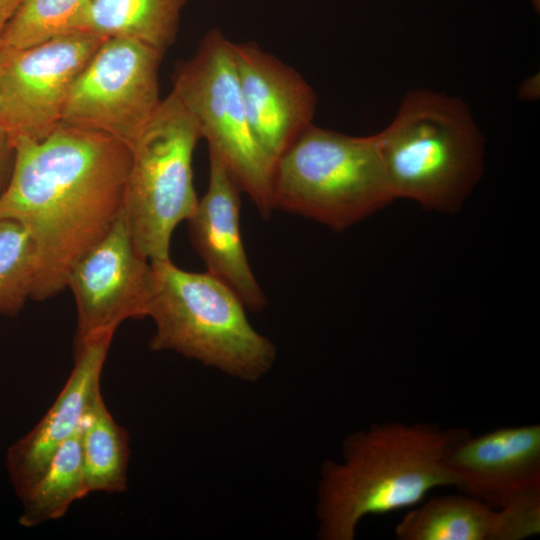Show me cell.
Masks as SVG:
<instances>
[{
	"label": "cell",
	"mask_w": 540,
	"mask_h": 540,
	"mask_svg": "<svg viewBox=\"0 0 540 540\" xmlns=\"http://www.w3.org/2000/svg\"><path fill=\"white\" fill-rule=\"evenodd\" d=\"M0 219L20 223L37 254L31 299L66 288L74 264L111 229L124 207L130 147L92 129L60 123L40 140L17 137Z\"/></svg>",
	"instance_id": "cell-1"
},
{
	"label": "cell",
	"mask_w": 540,
	"mask_h": 540,
	"mask_svg": "<svg viewBox=\"0 0 540 540\" xmlns=\"http://www.w3.org/2000/svg\"><path fill=\"white\" fill-rule=\"evenodd\" d=\"M470 431L432 423H374L347 435L342 460L327 459L317 494L318 537L353 540L360 521L422 502L439 486H458L451 447Z\"/></svg>",
	"instance_id": "cell-2"
},
{
	"label": "cell",
	"mask_w": 540,
	"mask_h": 540,
	"mask_svg": "<svg viewBox=\"0 0 540 540\" xmlns=\"http://www.w3.org/2000/svg\"><path fill=\"white\" fill-rule=\"evenodd\" d=\"M374 135L394 199L454 212L481 176L483 138L456 97L410 91L392 122Z\"/></svg>",
	"instance_id": "cell-3"
},
{
	"label": "cell",
	"mask_w": 540,
	"mask_h": 540,
	"mask_svg": "<svg viewBox=\"0 0 540 540\" xmlns=\"http://www.w3.org/2000/svg\"><path fill=\"white\" fill-rule=\"evenodd\" d=\"M147 317L155 324L149 347L174 351L247 382L273 366L276 348L250 324L241 299L209 272L185 271L170 258L150 261Z\"/></svg>",
	"instance_id": "cell-4"
},
{
	"label": "cell",
	"mask_w": 540,
	"mask_h": 540,
	"mask_svg": "<svg viewBox=\"0 0 540 540\" xmlns=\"http://www.w3.org/2000/svg\"><path fill=\"white\" fill-rule=\"evenodd\" d=\"M375 135L308 126L278 157L272 205L343 231L393 201Z\"/></svg>",
	"instance_id": "cell-5"
},
{
	"label": "cell",
	"mask_w": 540,
	"mask_h": 540,
	"mask_svg": "<svg viewBox=\"0 0 540 540\" xmlns=\"http://www.w3.org/2000/svg\"><path fill=\"white\" fill-rule=\"evenodd\" d=\"M201 138L171 91L130 146L124 211L134 247L148 261L169 258L175 228L196 209L192 159Z\"/></svg>",
	"instance_id": "cell-6"
},
{
	"label": "cell",
	"mask_w": 540,
	"mask_h": 540,
	"mask_svg": "<svg viewBox=\"0 0 540 540\" xmlns=\"http://www.w3.org/2000/svg\"><path fill=\"white\" fill-rule=\"evenodd\" d=\"M172 92L196 120L209 152L226 166L241 191L260 215L268 218L272 205L274 161L251 129L242 99L229 41L211 29L195 54L176 68Z\"/></svg>",
	"instance_id": "cell-7"
},
{
	"label": "cell",
	"mask_w": 540,
	"mask_h": 540,
	"mask_svg": "<svg viewBox=\"0 0 540 540\" xmlns=\"http://www.w3.org/2000/svg\"><path fill=\"white\" fill-rule=\"evenodd\" d=\"M162 57L135 39H104L74 80L61 123L106 133L130 147L161 102Z\"/></svg>",
	"instance_id": "cell-8"
},
{
	"label": "cell",
	"mask_w": 540,
	"mask_h": 540,
	"mask_svg": "<svg viewBox=\"0 0 540 540\" xmlns=\"http://www.w3.org/2000/svg\"><path fill=\"white\" fill-rule=\"evenodd\" d=\"M103 40L77 30L25 48H0V124L11 141L40 140L61 123L74 80Z\"/></svg>",
	"instance_id": "cell-9"
},
{
	"label": "cell",
	"mask_w": 540,
	"mask_h": 540,
	"mask_svg": "<svg viewBox=\"0 0 540 540\" xmlns=\"http://www.w3.org/2000/svg\"><path fill=\"white\" fill-rule=\"evenodd\" d=\"M152 284L150 261L134 247L124 207L108 233L72 267L77 324L74 345L127 319L147 317Z\"/></svg>",
	"instance_id": "cell-10"
},
{
	"label": "cell",
	"mask_w": 540,
	"mask_h": 540,
	"mask_svg": "<svg viewBox=\"0 0 540 540\" xmlns=\"http://www.w3.org/2000/svg\"><path fill=\"white\" fill-rule=\"evenodd\" d=\"M231 50L251 129L275 163L312 124L316 95L299 73L257 44L231 42Z\"/></svg>",
	"instance_id": "cell-11"
},
{
	"label": "cell",
	"mask_w": 540,
	"mask_h": 540,
	"mask_svg": "<svg viewBox=\"0 0 540 540\" xmlns=\"http://www.w3.org/2000/svg\"><path fill=\"white\" fill-rule=\"evenodd\" d=\"M447 463L461 493L500 509L540 489V425L469 432L451 447Z\"/></svg>",
	"instance_id": "cell-12"
},
{
	"label": "cell",
	"mask_w": 540,
	"mask_h": 540,
	"mask_svg": "<svg viewBox=\"0 0 540 540\" xmlns=\"http://www.w3.org/2000/svg\"><path fill=\"white\" fill-rule=\"evenodd\" d=\"M115 332L94 334L74 345V367L52 406L6 455L9 479L19 497L40 476L60 445L81 426L101 393L100 380Z\"/></svg>",
	"instance_id": "cell-13"
},
{
	"label": "cell",
	"mask_w": 540,
	"mask_h": 540,
	"mask_svg": "<svg viewBox=\"0 0 540 540\" xmlns=\"http://www.w3.org/2000/svg\"><path fill=\"white\" fill-rule=\"evenodd\" d=\"M209 184L187 219L189 238L207 272L229 286L246 309L262 311L267 299L250 267L240 229L242 193L223 162L209 152Z\"/></svg>",
	"instance_id": "cell-14"
},
{
	"label": "cell",
	"mask_w": 540,
	"mask_h": 540,
	"mask_svg": "<svg viewBox=\"0 0 540 540\" xmlns=\"http://www.w3.org/2000/svg\"><path fill=\"white\" fill-rule=\"evenodd\" d=\"M540 533V489L495 509L465 495L430 498L395 527L399 540H522Z\"/></svg>",
	"instance_id": "cell-15"
},
{
	"label": "cell",
	"mask_w": 540,
	"mask_h": 540,
	"mask_svg": "<svg viewBox=\"0 0 540 540\" xmlns=\"http://www.w3.org/2000/svg\"><path fill=\"white\" fill-rule=\"evenodd\" d=\"M187 0H89L79 30L141 41L163 55L177 35Z\"/></svg>",
	"instance_id": "cell-16"
},
{
	"label": "cell",
	"mask_w": 540,
	"mask_h": 540,
	"mask_svg": "<svg viewBox=\"0 0 540 540\" xmlns=\"http://www.w3.org/2000/svg\"><path fill=\"white\" fill-rule=\"evenodd\" d=\"M89 493L81 451V426L53 454L37 480L18 498L19 524L32 528L62 518Z\"/></svg>",
	"instance_id": "cell-17"
},
{
	"label": "cell",
	"mask_w": 540,
	"mask_h": 540,
	"mask_svg": "<svg viewBox=\"0 0 540 540\" xmlns=\"http://www.w3.org/2000/svg\"><path fill=\"white\" fill-rule=\"evenodd\" d=\"M81 451L89 493H122L130 455L127 431L112 417L100 393L81 424Z\"/></svg>",
	"instance_id": "cell-18"
},
{
	"label": "cell",
	"mask_w": 540,
	"mask_h": 540,
	"mask_svg": "<svg viewBox=\"0 0 540 540\" xmlns=\"http://www.w3.org/2000/svg\"><path fill=\"white\" fill-rule=\"evenodd\" d=\"M89 0H24L7 24L0 48L20 49L79 30Z\"/></svg>",
	"instance_id": "cell-19"
},
{
	"label": "cell",
	"mask_w": 540,
	"mask_h": 540,
	"mask_svg": "<svg viewBox=\"0 0 540 540\" xmlns=\"http://www.w3.org/2000/svg\"><path fill=\"white\" fill-rule=\"evenodd\" d=\"M37 272L35 245L17 221L0 219V314L13 316L31 298Z\"/></svg>",
	"instance_id": "cell-20"
},
{
	"label": "cell",
	"mask_w": 540,
	"mask_h": 540,
	"mask_svg": "<svg viewBox=\"0 0 540 540\" xmlns=\"http://www.w3.org/2000/svg\"><path fill=\"white\" fill-rule=\"evenodd\" d=\"M14 152L9 134L5 127L0 124V193L2 192V183L8 172L10 158H13Z\"/></svg>",
	"instance_id": "cell-21"
},
{
	"label": "cell",
	"mask_w": 540,
	"mask_h": 540,
	"mask_svg": "<svg viewBox=\"0 0 540 540\" xmlns=\"http://www.w3.org/2000/svg\"><path fill=\"white\" fill-rule=\"evenodd\" d=\"M24 0H0V43L10 19Z\"/></svg>",
	"instance_id": "cell-22"
},
{
	"label": "cell",
	"mask_w": 540,
	"mask_h": 540,
	"mask_svg": "<svg viewBox=\"0 0 540 540\" xmlns=\"http://www.w3.org/2000/svg\"><path fill=\"white\" fill-rule=\"evenodd\" d=\"M0 116H1V97H0Z\"/></svg>",
	"instance_id": "cell-23"
}]
</instances>
